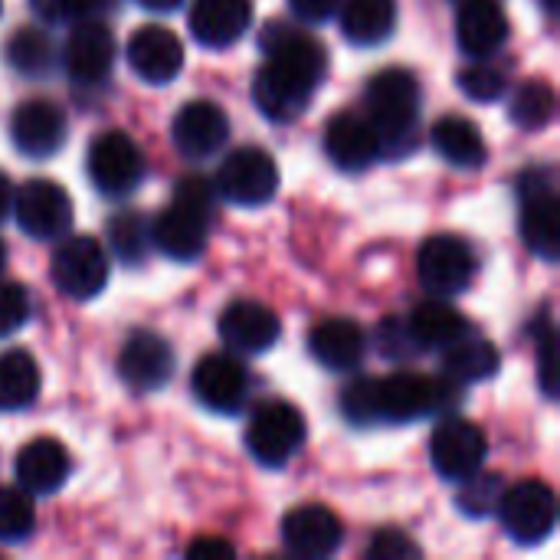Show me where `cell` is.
Returning <instances> with one entry per match:
<instances>
[{
	"label": "cell",
	"mask_w": 560,
	"mask_h": 560,
	"mask_svg": "<svg viewBox=\"0 0 560 560\" xmlns=\"http://www.w3.org/2000/svg\"><path fill=\"white\" fill-rule=\"evenodd\" d=\"M459 384H453L450 377L397 371L377 381V417L384 423H413L450 410L459 400Z\"/></svg>",
	"instance_id": "3"
},
{
	"label": "cell",
	"mask_w": 560,
	"mask_h": 560,
	"mask_svg": "<svg viewBox=\"0 0 560 560\" xmlns=\"http://www.w3.org/2000/svg\"><path fill=\"white\" fill-rule=\"evenodd\" d=\"M171 138L177 144V151L184 158H210L217 154L226 138H230V118L226 112L210 102V98H197V102H187L177 115H174V125H171Z\"/></svg>",
	"instance_id": "18"
},
{
	"label": "cell",
	"mask_w": 560,
	"mask_h": 560,
	"mask_svg": "<svg viewBox=\"0 0 560 560\" xmlns=\"http://www.w3.org/2000/svg\"><path fill=\"white\" fill-rule=\"evenodd\" d=\"M325 154L341 171H364L381 158V138L368 115L338 112L325 128Z\"/></svg>",
	"instance_id": "20"
},
{
	"label": "cell",
	"mask_w": 560,
	"mask_h": 560,
	"mask_svg": "<svg viewBox=\"0 0 560 560\" xmlns=\"http://www.w3.org/2000/svg\"><path fill=\"white\" fill-rule=\"evenodd\" d=\"M217 197H220L217 187L207 177H200V174H187L174 187V203H184V207H190V210H197L203 217H213Z\"/></svg>",
	"instance_id": "40"
},
{
	"label": "cell",
	"mask_w": 560,
	"mask_h": 560,
	"mask_svg": "<svg viewBox=\"0 0 560 560\" xmlns=\"http://www.w3.org/2000/svg\"><path fill=\"white\" fill-rule=\"evenodd\" d=\"M49 272L66 299L89 302L108 285V253L92 236H69L56 246Z\"/></svg>",
	"instance_id": "8"
},
{
	"label": "cell",
	"mask_w": 560,
	"mask_h": 560,
	"mask_svg": "<svg viewBox=\"0 0 560 560\" xmlns=\"http://www.w3.org/2000/svg\"><path fill=\"white\" fill-rule=\"evenodd\" d=\"M368 121L381 138V154H400L417 138L420 121V82L407 69H384L364 92Z\"/></svg>",
	"instance_id": "2"
},
{
	"label": "cell",
	"mask_w": 560,
	"mask_h": 560,
	"mask_svg": "<svg viewBox=\"0 0 560 560\" xmlns=\"http://www.w3.org/2000/svg\"><path fill=\"white\" fill-rule=\"evenodd\" d=\"M115 62V36L102 20H75L62 46V66L72 82L98 85L108 79Z\"/></svg>",
	"instance_id": "12"
},
{
	"label": "cell",
	"mask_w": 560,
	"mask_h": 560,
	"mask_svg": "<svg viewBox=\"0 0 560 560\" xmlns=\"http://www.w3.org/2000/svg\"><path fill=\"white\" fill-rule=\"evenodd\" d=\"M13 217L16 226L39 243H52L62 240L72 226V200L66 194V187H59L56 180L36 177L26 180L20 190H13Z\"/></svg>",
	"instance_id": "9"
},
{
	"label": "cell",
	"mask_w": 560,
	"mask_h": 560,
	"mask_svg": "<svg viewBox=\"0 0 560 560\" xmlns=\"http://www.w3.org/2000/svg\"><path fill=\"white\" fill-rule=\"evenodd\" d=\"M430 141H433L436 154L459 171H476L489 161L486 138L469 118H459V115L440 118L430 131Z\"/></svg>",
	"instance_id": "27"
},
{
	"label": "cell",
	"mask_w": 560,
	"mask_h": 560,
	"mask_svg": "<svg viewBox=\"0 0 560 560\" xmlns=\"http://www.w3.org/2000/svg\"><path fill=\"white\" fill-rule=\"evenodd\" d=\"M345 528L325 505H299L282 518V545L289 555L308 560L331 558L341 548Z\"/></svg>",
	"instance_id": "15"
},
{
	"label": "cell",
	"mask_w": 560,
	"mask_h": 560,
	"mask_svg": "<svg viewBox=\"0 0 560 560\" xmlns=\"http://www.w3.org/2000/svg\"><path fill=\"white\" fill-rule=\"evenodd\" d=\"M453 3H456V7H459V3H466V0H453Z\"/></svg>",
	"instance_id": "52"
},
{
	"label": "cell",
	"mask_w": 560,
	"mask_h": 560,
	"mask_svg": "<svg viewBox=\"0 0 560 560\" xmlns=\"http://www.w3.org/2000/svg\"><path fill=\"white\" fill-rule=\"evenodd\" d=\"M0 13H3V0H0Z\"/></svg>",
	"instance_id": "53"
},
{
	"label": "cell",
	"mask_w": 560,
	"mask_h": 560,
	"mask_svg": "<svg viewBox=\"0 0 560 560\" xmlns=\"http://www.w3.org/2000/svg\"><path fill=\"white\" fill-rule=\"evenodd\" d=\"M16 482L26 495H52L69 479V453L62 443L39 436L16 453Z\"/></svg>",
	"instance_id": "25"
},
{
	"label": "cell",
	"mask_w": 560,
	"mask_h": 560,
	"mask_svg": "<svg viewBox=\"0 0 560 560\" xmlns=\"http://www.w3.org/2000/svg\"><path fill=\"white\" fill-rule=\"evenodd\" d=\"M308 351L322 368H328L335 374H351L354 368H361V361L368 354V338H364L361 325L351 318H325L312 328Z\"/></svg>",
	"instance_id": "24"
},
{
	"label": "cell",
	"mask_w": 560,
	"mask_h": 560,
	"mask_svg": "<svg viewBox=\"0 0 560 560\" xmlns=\"http://www.w3.org/2000/svg\"><path fill=\"white\" fill-rule=\"evenodd\" d=\"M108 249L121 266H141L151 249V226L141 213H118L108 223Z\"/></svg>",
	"instance_id": "34"
},
{
	"label": "cell",
	"mask_w": 560,
	"mask_h": 560,
	"mask_svg": "<svg viewBox=\"0 0 560 560\" xmlns=\"http://www.w3.org/2000/svg\"><path fill=\"white\" fill-rule=\"evenodd\" d=\"M259 43L266 62L253 79V102L269 121H292L308 108L325 79L328 52L315 36L289 23H269Z\"/></svg>",
	"instance_id": "1"
},
{
	"label": "cell",
	"mask_w": 560,
	"mask_h": 560,
	"mask_svg": "<svg viewBox=\"0 0 560 560\" xmlns=\"http://www.w3.org/2000/svg\"><path fill=\"white\" fill-rule=\"evenodd\" d=\"M459 49L472 59H489L509 39V16L499 0H466L456 13Z\"/></svg>",
	"instance_id": "22"
},
{
	"label": "cell",
	"mask_w": 560,
	"mask_h": 560,
	"mask_svg": "<svg viewBox=\"0 0 560 560\" xmlns=\"http://www.w3.org/2000/svg\"><path fill=\"white\" fill-rule=\"evenodd\" d=\"M368 558H381V560L420 558V548H417L407 535H400V532H384V535H377V538H374V545H371Z\"/></svg>",
	"instance_id": "42"
},
{
	"label": "cell",
	"mask_w": 560,
	"mask_h": 560,
	"mask_svg": "<svg viewBox=\"0 0 560 560\" xmlns=\"http://www.w3.org/2000/svg\"><path fill=\"white\" fill-rule=\"evenodd\" d=\"M538 377H541V387H545V397L555 400L558 397V368H555V328H545V338L538 345Z\"/></svg>",
	"instance_id": "43"
},
{
	"label": "cell",
	"mask_w": 560,
	"mask_h": 560,
	"mask_svg": "<svg viewBox=\"0 0 560 560\" xmlns=\"http://www.w3.org/2000/svg\"><path fill=\"white\" fill-rule=\"evenodd\" d=\"M253 23V0H194L187 26L200 46L220 49L246 36Z\"/></svg>",
	"instance_id": "23"
},
{
	"label": "cell",
	"mask_w": 560,
	"mask_h": 560,
	"mask_svg": "<svg viewBox=\"0 0 560 560\" xmlns=\"http://www.w3.org/2000/svg\"><path fill=\"white\" fill-rule=\"evenodd\" d=\"M377 345H381V351L387 358H413V354H420L417 345H413V338H410V331H407V322H400V318H387L381 325Z\"/></svg>",
	"instance_id": "41"
},
{
	"label": "cell",
	"mask_w": 560,
	"mask_h": 560,
	"mask_svg": "<svg viewBox=\"0 0 560 560\" xmlns=\"http://www.w3.org/2000/svg\"><path fill=\"white\" fill-rule=\"evenodd\" d=\"M305 443V417L285 400H266L253 410L246 427V450L259 466H285Z\"/></svg>",
	"instance_id": "4"
},
{
	"label": "cell",
	"mask_w": 560,
	"mask_h": 560,
	"mask_svg": "<svg viewBox=\"0 0 560 560\" xmlns=\"http://www.w3.org/2000/svg\"><path fill=\"white\" fill-rule=\"evenodd\" d=\"M7 62L20 72V75H49L56 66V46L43 30L23 26L16 30V36L7 43Z\"/></svg>",
	"instance_id": "32"
},
{
	"label": "cell",
	"mask_w": 560,
	"mask_h": 560,
	"mask_svg": "<svg viewBox=\"0 0 560 560\" xmlns=\"http://www.w3.org/2000/svg\"><path fill=\"white\" fill-rule=\"evenodd\" d=\"M220 328V338L223 345L233 351V354H246V358H256V354H266L282 328H279V318L272 308H266L262 302H253V299H240V302H230L217 322Z\"/></svg>",
	"instance_id": "14"
},
{
	"label": "cell",
	"mask_w": 560,
	"mask_h": 560,
	"mask_svg": "<svg viewBox=\"0 0 560 560\" xmlns=\"http://www.w3.org/2000/svg\"><path fill=\"white\" fill-rule=\"evenodd\" d=\"M558 187L522 197V223H518L522 240L545 262H558Z\"/></svg>",
	"instance_id": "28"
},
{
	"label": "cell",
	"mask_w": 560,
	"mask_h": 560,
	"mask_svg": "<svg viewBox=\"0 0 560 560\" xmlns=\"http://www.w3.org/2000/svg\"><path fill=\"white\" fill-rule=\"evenodd\" d=\"M144 10H151V13H171V10H177L184 0H138Z\"/></svg>",
	"instance_id": "49"
},
{
	"label": "cell",
	"mask_w": 560,
	"mask_h": 560,
	"mask_svg": "<svg viewBox=\"0 0 560 560\" xmlns=\"http://www.w3.org/2000/svg\"><path fill=\"white\" fill-rule=\"evenodd\" d=\"M30 7L46 23H69V20H75V0H30Z\"/></svg>",
	"instance_id": "45"
},
{
	"label": "cell",
	"mask_w": 560,
	"mask_h": 560,
	"mask_svg": "<svg viewBox=\"0 0 560 560\" xmlns=\"http://www.w3.org/2000/svg\"><path fill=\"white\" fill-rule=\"evenodd\" d=\"M499 351L489 338L479 335H463L459 341H453L450 348H443V377H450L453 384H479L499 374Z\"/></svg>",
	"instance_id": "29"
},
{
	"label": "cell",
	"mask_w": 560,
	"mask_h": 560,
	"mask_svg": "<svg viewBox=\"0 0 560 560\" xmlns=\"http://www.w3.org/2000/svg\"><path fill=\"white\" fill-rule=\"evenodd\" d=\"M194 397L213 410V413H236L246 404L249 394V377L246 368L240 364L236 354H203L194 368V381H190Z\"/></svg>",
	"instance_id": "13"
},
{
	"label": "cell",
	"mask_w": 560,
	"mask_h": 560,
	"mask_svg": "<svg viewBox=\"0 0 560 560\" xmlns=\"http://www.w3.org/2000/svg\"><path fill=\"white\" fill-rule=\"evenodd\" d=\"M85 171L102 197H128L144 177V158L125 131H105L92 141Z\"/></svg>",
	"instance_id": "10"
},
{
	"label": "cell",
	"mask_w": 560,
	"mask_h": 560,
	"mask_svg": "<svg viewBox=\"0 0 560 560\" xmlns=\"http://www.w3.org/2000/svg\"><path fill=\"white\" fill-rule=\"evenodd\" d=\"M207 236H210V217H203L184 203L164 207L158 213V220L151 223V243L174 262L200 259Z\"/></svg>",
	"instance_id": "21"
},
{
	"label": "cell",
	"mask_w": 560,
	"mask_h": 560,
	"mask_svg": "<svg viewBox=\"0 0 560 560\" xmlns=\"http://www.w3.org/2000/svg\"><path fill=\"white\" fill-rule=\"evenodd\" d=\"M236 548L223 538H200L187 548V558L190 560H207V558H233Z\"/></svg>",
	"instance_id": "46"
},
{
	"label": "cell",
	"mask_w": 560,
	"mask_h": 560,
	"mask_svg": "<svg viewBox=\"0 0 560 560\" xmlns=\"http://www.w3.org/2000/svg\"><path fill=\"white\" fill-rule=\"evenodd\" d=\"M341 413L354 427H374L381 423L377 417V381L374 377H358L341 390Z\"/></svg>",
	"instance_id": "38"
},
{
	"label": "cell",
	"mask_w": 560,
	"mask_h": 560,
	"mask_svg": "<svg viewBox=\"0 0 560 560\" xmlns=\"http://www.w3.org/2000/svg\"><path fill=\"white\" fill-rule=\"evenodd\" d=\"M541 3H545L548 13H558V0H541Z\"/></svg>",
	"instance_id": "50"
},
{
	"label": "cell",
	"mask_w": 560,
	"mask_h": 560,
	"mask_svg": "<svg viewBox=\"0 0 560 560\" xmlns=\"http://www.w3.org/2000/svg\"><path fill=\"white\" fill-rule=\"evenodd\" d=\"M512 121L525 131H538L555 118V89L548 79H525L509 102Z\"/></svg>",
	"instance_id": "33"
},
{
	"label": "cell",
	"mask_w": 560,
	"mask_h": 560,
	"mask_svg": "<svg viewBox=\"0 0 560 560\" xmlns=\"http://www.w3.org/2000/svg\"><path fill=\"white\" fill-rule=\"evenodd\" d=\"M486 456H489V440L472 420L446 417L433 430L430 459H433V469L446 482H463V479L476 476L486 466Z\"/></svg>",
	"instance_id": "11"
},
{
	"label": "cell",
	"mask_w": 560,
	"mask_h": 560,
	"mask_svg": "<svg viewBox=\"0 0 560 560\" xmlns=\"http://www.w3.org/2000/svg\"><path fill=\"white\" fill-rule=\"evenodd\" d=\"M36 525V512L26 492L0 489V541H26Z\"/></svg>",
	"instance_id": "35"
},
{
	"label": "cell",
	"mask_w": 560,
	"mask_h": 560,
	"mask_svg": "<svg viewBox=\"0 0 560 560\" xmlns=\"http://www.w3.org/2000/svg\"><path fill=\"white\" fill-rule=\"evenodd\" d=\"M407 331H410L417 351H443L453 341H459L463 335H469V322L456 305H450L446 299L436 295V299L420 302L410 312Z\"/></svg>",
	"instance_id": "26"
},
{
	"label": "cell",
	"mask_w": 560,
	"mask_h": 560,
	"mask_svg": "<svg viewBox=\"0 0 560 560\" xmlns=\"http://www.w3.org/2000/svg\"><path fill=\"white\" fill-rule=\"evenodd\" d=\"M30 318V295L20 282L0 279V338L16 335Z\"/></svg>",
	"instance_id": "39"
},
{
	"label": "cell",
	"mask_w": 560,
	"mask_h": 560,
	"mask_svg": "<svg viewBox=\"0 0 560 560\" xmlns=\"http://www.w3.org/2000/svg\"><path fill=\"white\" fill-rule=\"evenodd\" d=\"M39 397V368L36 361L10 348L0 354V413H16L26 410Z\"/></svg>",
	"instance_id": "31"
},
{
	"label": "cell",
	"mask_w": 560,
	"mask_h": 560,
	"mask_svg": "<svg viewBox=\"0 0 560 560\" xmlns=\"http://www.w3.org/2000/svg\"><path fill=\"white\" fill-rule=\"evenodd\" d=\"M118 374L131 390H161L174 377V351L161 335L135 331L118 354Z\"/></svg>",
	"instance_id": "19"
},
{
	"label": "cell",
	"mask_w": 560,
	"mask_h": 560,
	"mask_svg": "<svg viewBox=\"0 0 560 560\" xmlns=\"http://www.w3.org/2000/svg\"><path fill=\"white\" fill-rule=\"evenodd\" d=\"M10 207H13V187H10V177L0 171V223L10 217Z\"/></svg>",
	"instance_id": "48"
},
{
	"label": "cell",
	"mask_w": 560,
	"mask_h": 560,
	"mask_svg": "<svg viewBox=\"0 0 560 560\" xmlns=\"http://www.w3.org/2000/svg\"><path fill=\"white\" fill-rule=\"evenodd\" d=\"M213 187L236 207H262L279 190V164L262 148H236L223 158Z\"/></svg>",
	"instance_id": "6"
},
{
	"label": "cell",
	"mask_w": 560,
	"mask_h": 560,
	"mask_svg": "<svg viewBox=\"0 0 560 560\" xmlns=\"http://www.w3.org/2000/svg\"><path fill=\"white\" fill-rule=\"evenodd\" d=\"M456 82H459V89H463L472 102H495V98H502L505 89H509V85H505V72H502L499 66L486 62V59H479V62L459 69Z\"/></svg>",
	"instance_id": "37"
},
{
	"label": "cell",
	"mask_w": 560,
	"mask_h": 560,
	"mask_svg": "<svg viewBox=\"0 0 560 560\" xmlns=\"http://www.w3.org/2000/svg\"><path fill=\"white\" fill-rule=\"evenodd\" d=\"M3 262H7V253H3V243H0V272H3Z\"/></svg>",
	"instance_id": "51"
},
{
	"label": "cell",
	"mask_w": 560,
	"mask_h": 560,
	"mask_svg": "<svg viewBox=\"0 0 560 560\" xmlns=\"http://www.w3.org/2000/svg\"><path fill=\"white\" fill-rule=\"evenodd\" d=\"M456 486H459V509H463L469 518H482V515L495 512V509H499V499H502V492H505L502 479H499V476H486L482 469H479L476 476L456 482Z\"/></svg>",
	"instance_id": "36"
},
{
	"label": "cell",
	"mask_w": 560,
	"mask_h": 560,
	"mask_svg": "<svg viewBox=\"0 0 560 560\" xmlns=\"http://www.w3.org/2000/svg\"><path fill=\"white\" fill-rule=\"evenodd\" d=\"M118 0H75V20H98L108 13Z\"/></svg>",
	"instance_id": "47"
},
{
	"label": "cell",
	"mask_w": 560,
	"mask_h": 560,
	"mask_svg": "<svg viewBox=\"0 0 560 560\" xmlns=\"http://www.w3.org/2000/svg\"><path fill=\"white\" fill-rule=\"evenodd\" d=\"M338 13L345 36L358 46H377L397 26V0H345Z\"/></svg>",
	"instance_id": "30"
},
{
	"label": "cell",
	"mask_w": 560,
	"mask_h": 560,
	"mask_svg": "<svg viewBox=\"0 0 560 560\" xmlns=\"http://www.w3.org/2000/svg\"><path fill=\"white\" fill-rule=\"evenodd\" d=\"M289 7L305 23H325L338 13L341 0H289Z\"/></svg>",
	"instance_id": "44"
},
{
	"label": "cell",
	"mask_w": 560,
	"mask_h": 560,
	"mask_svg": "<svg viewBox=\"0 0 560 560\" xmlns=\"http://www.w3.org/2000/svg\"><path fill=\"white\" fill-rule=\"evenodd\" d=\"M66 115L56 102L30 98L10 115V138L26 158H52L66 144Z\"/></svg>",
	"instance_id": "16"
},
{
	"label": "cell",
	"mask_w": 560,
	"mask_h": 560,
	"mask_svg": "<svg viewBox=\"0 0 560 560\" xmlns=\"http://www.w3.org/2000/svg\"><path fill=\"white\" fill-rule=\"evenodd\" d=\"M495 512H499L509 538L522 548L541 545L558 525V499H555L551 486H545L538 479H525V482H515L512 489H505Z\"/></svg>",
	"instance_id": "5"
},
{
	"label": "cell",
	"mask_w": 560,
	"mask_h": 560,
	"mask_svg": "<svg viewBox=\"0 0 560 560\" xmlns=\"http://www.w3.org/2000/svg\"><path fill=\"white\" fill-rule=\"evenodd\" d=\"M417 272H420V282L430 295L456 299L476 279V253L463 236L436 233L420 246Z\"/></svg>",
	"instance_id": "7"
},
{
	"label": "cell",
	"mask_w": 560,
	"mask_h": 560,
	"mask_svg": "<svg viewBox=\"0 0 560 560\" xmlns=\"http://www.w3.org/2000/svg\"><path fill=\"white\" fill-rule=\"evenodd\" d=\"M131 72L148 85H167L184 69V43L167 26H141L128 39Z\"/></svg>",
	"instance_id": "17"
}]
</instances>
